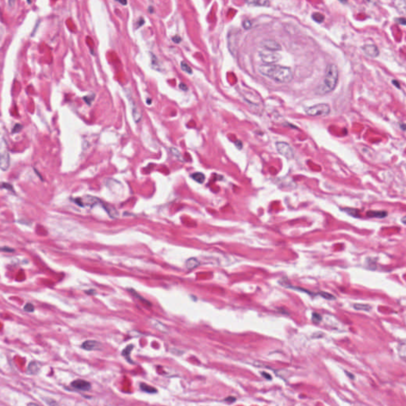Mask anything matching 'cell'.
<instances>
[{
  "mask_svg": "<svg viewBox=\"0 0 406 406\" xmlns=\"http://www.w3.org/2000/svg\"><path fill=\"white\" fill-rule=\"evenodd\" d=\"M338 69L336 64H328L326 69L325 76L324 79V84L318 88L319 93L327 94L332 91L336 87L338 82Z\"/></svg>",
  "mask_w": 406,
  "mask_h": 406,
  "instance_id": "2",
  "label": "cell"
},
{
  "mask_svg": "<svg viewBox=\"0 0 406 406\" xmlns=\"http://www.w3.org/2000/svg\"><path fill=\"white\" fill-rule=\"evenodd\" d=\"M28 370H29V373H30V374H37V373H38V365H37V364L35 363H32L29 364Z\"/></svg>",
  "mask_w": 406,
  "mask_h": 406,
  "instance_id": "22",
  "label": "cell"
},
{
  "mask_svg": "<svg viewBox=\"0 0 406 406\" xmlns=\"http://www.w3.org/2000/svg\"><path fill=\"white\" fill-rule=\"evenodd\" d=\"M22 129V125H21L20 124H16V125H14V129H13L12 133H18V132L20 131V130Z\"/></svg>",
  "mask_w": 406,
  "mask_h": 406,
  "instance_id": "30",
  "label": "cell"
},
{
  "mask_svg": "<svg viewBox=\"0 0 406 406\" xmlns=\"http://www.w3.org/2000/svg\"><path fill=\"white\" fill-rule=\"evenodd\" d=\"M319 295H321V297H323L324 298L328 299V300H335V299H336L335 296H333L332 294H328V293H327V292H320Z\"/></svg>",
  "mask_w": 406,
  "mask_h": 406,
  "instance_id": "24",
  "label": "cell"
},
{
  "mask_svg": "<svg viewBox=\"0 0 406 406\" xmlns=\"http://www.w3.org/2000/svg\"><path fill=\"white\" fill-rule=\"evenodd\" d=\"M8 3H9V6H10V7H14V3H15V0H9Z\"/></svg>",
  "mask_w": 406,
  "mask_h": 406,
  "instance_id": "37",
  "label": "cell"
},
{
  "mask_svg": "<svg viewBox=\"0 0 406 406\" xmlns=\"http://www.w3.org/2000/svg\"><path fill=\"white\" fill-rule=\"evenodd\" d=\"M331 108L327 103H320L306 109V113L312 117H325L330 114Z\"/></svg>",
  "mask_w": 406,
  "mask_h": 406,
  "instance_id": "3",
  "label": "cell"
},
{
  "mask_svg": "<svg viewBox=\"0 0 406 406\" xmlns=\"http://www.w3.org/2000/svg\"><path fill=\"white\" fill-rule=\"evenodd\" d=\"M140 389L143 391H145V392L149 393H153L156 392V389L155 388H153L152 386H148V385L145 384V383L140 384Z\"/></svg>",
  "mask_w": 406,
  "mask_h": 406,
  "instance_id": "19",
  "label": "cell"
},
{
  "mask_svg": "<svg viewBox=\"0 0 406 406\" xmlns=\"http://www.w3.org/2000/svg\"><path fill=\"white\" fill-rule=\"evenodd\" d=\"M312 18L315 22H318V23H321L324 20V16L321 13H314L312 15Z\"/></svg>",
  "mask_w": 406,
  "mask_h": 406,
  "instance_id": "21",
  "label": "cell"
},
{
  "mask_svg": "<svg viewBox=\"0 0 406 406\" xmlns=\"http://www.w3.org/2000/svg\"><path fill=\"white\" fill-rule=\"evenodd\" d=\"M94 94H91V95H87V96H86V97H84V101H85L86 103H87V104L91 105V102H92V101L94 100Z\"/></svg>",
  "mask_w": 406,
  "mask_h": 406,
  "instance_id": "26",
  "label": "cell"
},
{
  "mask_svg": "<svg viewBox=\"0 0 406 406\" xmlns=\"http://www.w3.org/2000/svg\"><path fill=\"white\" fill-rule=\"evenodd\" d=\"M171 152H172L173 155H175V156L177 157L178 159H179V160H181V159H182V155H181V154L179 153V151H178L177 149H174V148H171Z\"/></svg>",
  "mask_w": 406,
  "mask_h": 406,
  "instance_id": "27",
  "label": "cell"
},
{
  "mask_svg": "<svg viewBox=\"0 0 406 406\" xmlns=\"http://www.w3.org/2000/svg\"><path fill=\"white\" fill-rule=\"evenodd\" d=\"M119 3H121L122 5H126L127 4V0H117Z\"/></svg>",
  "mask_w": 406,
  "mask_h": 406,
  "instance_id": "39",
  "label": "cell"
},
{
  "mask_svg": "<svg viewBox=\"0 0 406 406\" xmlns=\"http://www.w3.org/2000/svg\"><path fill=\"white\" fill-rule=\"evenodd\" d=\"M340 3H346L348 2V0H339Z\"/></svg>",
  "mask_w": 406,
  "mask_h": 406,
  "instance_id": "42",
  "label": "cell"
},
{
  "mask_svg": "<svg viewBox=\"0 0 406 406\" xmlns=\"http://www.w3.org/2000/svg\"><path fill=\"white\" fill-rule=\"evenodd\" d=\"M346 374H347V375L348 376V377H350L352 379L354 378V376L352 375V374H351V373H348V372L346 371Z\"/></svg>",
  "mask_w": 406,
  "mask_h": 406,
  "instance_id": "41",
  "label": "cell"
},
{
  "mask_svg": "<svg viewBox=\"0 0 406 406\" xmlns=\"http://www.w3.org/2000/svg\"><path fill=\"white\" fill-rule=\"evenodd\" d=\"M362 48L367 56L372 58H375L379 55L378 48L374 44H366L362 47Z\"/></svg>",
  "mask_w": 406,
  "mask_h": 406,
  "instance_id": "9",
  "label": "cell"
},
{
  "mask_svg": "<svg viewBox=\"0 0 406 406\" xmlns=\"http://www.w3.org/2000/svg\"><path fill=\"white\" fill-rule=\"evenodd\" d=\"M225 401H228V402H230V403H232V402H235V401H236V398H233V397H229V398H225Z\"/></svg>",
  "mask_w": 406,
  "mask_h": 406,
  "instance_id": "32",
  "label": "cell"
},
{
  "mask_svg": "<svg viewBox=\"0 0 406 406\" xmlns=\"http://www.w3.org/2000/svg\"><path fill=\"white\" fill-rule=\"evenodd\" d=\"M132 110H133V117L134 121H136V122H139V121L141 120L142 114L141 112H140V109H139L138 106H137V105L133 104Z\"/></svg>",
  "mask_w": 406,
  "mask_h": 406,
  "instance_id": "14",
  "label": "cell"
},
{
  "mask_svg": "<svg viewBox=\"0 0 406 406\" xmlns=\"http://www.w3.org/2000/svg\"><path fill=\"white\" fill-rule=\"evenodd\" d=\"M398 22H399L400 23H401V24H402L403 26H404V25H405V19H404V18H400L399 20H398Z\"/></svg>",
  "mask_w": 406,
  "mask_h": 406,
  "instance_id": "38",
  "label": "cell"
},
{
  "mask_svg": "<svg viewBox=\"0 0 406 406\" xmlns=\"http://www.w3.org/2000/svg\"><path fill=\"white\" fill-rule=\"evenodd\" d=\"M364 1H366V2L367 3H371V2H374V0H364Z\"/></svg>",
  "mask_w": 406,
  "mask_h": 406,
  "instance_id": "44",
  "label": "cell"
},
{
  "mask_svg": "<svg viewBox=\"0 0 406 406\" xmlns=\"http://www.w3.org/2000/svg\"><path fill=\"white\" fill-rule=\"evenodd\" d=\"M247 2L249 4L261 6V7H267L270 4L269 0H247Z\"/></svg>",
  "mask_w": 406,
  "mask_h": 406,
  "instance_id": "15",
  "label": "cell"
},
{
  "mask_svg": "<svg viewBox=\"0 0 406 406\" xmlns=\"http://www.w3.org/2000/svg\"><path fill=\"white\" fill-rule=\"evenodd\" d=\"M179 87H180V89H182V90H183V91H187V90H188L187 86L185 85L184 84H179Z\"/></svg>",
  "mask_w": 406,
  "mask_h": 406,
  "instance_id": "34",
  "label": "cell"
},
{
  "mask_svg": "<svg viewBox=\"0 0 406 406\" xmlns=\"http://www.w3.org/2000/svg\"><path fill=\"white\" fill-rule=\"evenodd\" d=\"M261 46L263 47L264 49L269 50V51H273V52L279 51V50H281L282 48L281 45H280L277 41L271 39L263 40V41L261 42Z\"/></svg>",
  "mask_w": 406,
  "mask_h": 406,
  "instance_id": "7",
  "label": "cell"
},
{
  "mask_svg": "<svg viewBox=\"0 0 406 406\" xmlns=\"http://www.w3.org/2000/svg\"><path fill=\"white\" fill-rule=\"evenodd\" d=\"M133 348V345H129L128 347L125 348V349H124V351L122 352V355L123 356H125L126 358V359L128 360L129 363H133V360L131 358H129V355L130 352H132V349Z\"/></svg>",
  "mask_w": 406,
  "mask_h": 406,
  "instance_id": "18",
  "label": "cell"
},
{
  "mask_svg": "<svg viewBox=\"0 0 406 406\" xmlns=\"http://www.w3.org/2000/svg\"><path fill=\"white\" fill-rule=\"evenodd\" d=\"M25 310L27 311V312H33L34 310V307L33 306L32 304L28 303L26 306H25Z\"/></svg>",
  "mask_w": 406,
  "mask_h": 406,
  "instance_id": "29",
  "label": "cell"
},
{
  "mask_svg": "<svg viewBox=\"0 0 406 406\" xmlns=\"http://www.w3.org/2000/svg\"><path fill=\"white\" fill-rule=\"evenodd\" d=\"M276 149L278 152V153L281 154L282 156L286 157L287 159H293L294 156V151L293 148L289 145L288 143L286 142H277Z\"/></svg>",
  "mask_w": 406,
  "mask_h": 406,
  "instance_id": "5",
  "label": "cell"
},
{
  "mask_svg": "<svg viewBox=\"0 0 406 406\" xmlns=\"http://www.w3.org/2000/svg\"><path fill=\"white\" fill-rule=\"evenodd\" d=\"M262 375H263L265 378H267L268 380H272V376L269 375V374H267V373H265V372H262Z\"/></svg>",
  "mask_w": 406,
  "mask_h": 406,
  "instance_id": "33",
  "label": "cell"
},
{
  "mask_svg": "<svg viewBox=\"0 0 406 406\" xmlns=\"http://www.w3.org/2000/svg\"><path fill=\"white\" fill-rule=\"evenodd\" d=\"M144 22H145V20H144V18H140L139 19L138 22H137V26H137V28L140 27V26H141L142 25L144 24Z\"/></svg>",
  "mask_w": 406,
  "mask_h": 406,
  "instance_id": "35",
  "label": "cell"
},
{
  "mask_svg": "<svg viewBox=\"0 0 406 406\" xmlns=\"http://www.w3.org/2000/svg\"><path fill=\"white\" fill-rule=\"evenodd\" d=\"M0 250H1V251H14V250H13V249H10V248H8V247H4V248L1 247V248H0Z\"/></svg>",
  "mask_w": 406,
  "mask_h": 406,
  "instance_id": "36",
  "label": "cell"
},
{
  "mask_svg": "<svg viewBox=\"0 0 406 406\" xmlns=\"http://www.w3.org/2000/svg\"><path fill=\"white\" fill-rule=\"evenodd\" d=\"M312 320L314 323H319L321 322V320H322V317H321V316L320 315V314L315 313V312H314V313L312 314Z\"/></svg>",
  "mask_w": 406,
  "mask_h": 406,
  "instance_id": "25",
  "label": "cell"
},
{
  "mask_svg": "<svg viewBox=\"0 0 406 406\" xmlns=\"http://www.w3.org/2000/svg\"><path fill=\"white\" fill-rule=\"evenodd\" d=\"M392 83H393V84H395V85H396V87H398V88H400V84H399V83L398 82V81L393 80Z\"/></svg>",
  "mask_w": 406,
  "mask_h": 406,
  "instance_id": "40",
  "label": "cell"
},
{
  "mask_svg": "<svg viewBox=\"0 0 406 406\" xmlns=\"http://www.w3.org/2000/svg\"><path fill=\"white\" fill-rule=\"evenodd\" d=\"M72 387H74L76 389L83 391H87L91 389V383L83 379H78V380L74 381L72 383Z\"/></svg>",
  "mask_w": 406,
  "mask_h": 406,
  "instance_id": "10",
  "label": "cell"
},
{
  "mask_svg": "<svg viewBox=\"0 0 406 406\" xmlns=\"http://www.w3.org/2000/svg\"><path fill=\"white\" fill-rule=\"evenodd\" d=\"M10 167V155L7 145L4 140H0V169L7 171Z\"/></svg>",
  "mask_w": 406,
  "mask_h": 406,
  "instance_id": "4",
  "label": "cell"
},
{
  "mask_svg": "<svg viewBox=\"0 0 406 406\" xmlns=\"http://www.w3.org/2000/svg\"><path fill=\"white\" fill-rule=\"evenodd\" d=\"M191 177L193 178V179H195V180L197 182V183H204V181H205V179H206L204 174H203V173H201V172L194 173V174L192 175H191Z\"/></svg>",
  "mask_w": 406,
  "mask_h": 406,
  "instance_id": "16",
  "label": "cell"
},
{
  "mask_svg": "<svg viewBox=\"0 0 406 406\" xmlns=\"http://www.w3.org/2000/svg\"><path fill=\"white\" fill-rule=\"evenodd\" d=\"M243 27L245 29H249L251 27V22L249 20H245L243 22Z\"/></svg>",
  "mask_w": 406,
  "mask_h": 406,
  "instance_id": "28",
  "label": "cell"
},
{
  "mask_svg": "<svg viewBox=\"0 0 406 406\" xmlns=\"http://www.w3.org/2000/svg\"><path fill=\"white\" fill-rule=\"evenodd\" d=\"M259 56L262 61L265 63H275L280 60L281 56L276 52L269 51V50H263L259 53Z\"/></svg>",
  "mask_w": 406,
  "mask_h": 406,
  "instance_id": "6",
  "label": "cell"
},
{
  "mask_svg": "<svg viewBox=\"0 0 406 406\" xmlns=\"http://www.w3.org/2000/svg\"><path fill=\"white\" fill-rule=\"evenodd\" d=\"M369 217H377V218H384L387 216L386 211H368L367 213Z\"/></svg>",
  "mask_w": 406,
  "mask_h": 406,
  "instance_id": "13",
  "label": "cell"
},
{
  "mask_svg": "<svg viewBox=\"0 0 406 406\" xmlns=\"http://www.w3.org/2000/svg\"><path fill=\"white\" fill-rule=\"evenodd\" d=\"M181 69L183 72H186V73L192 74V69H191V68L187 64V63H185V62L183 61L181 63Z\"/></svg>",
  "mask_w": 406,
  "mask_h": 406,
  "instance_id": "23",
  "label": "cell"
},
{
  "mask_svg": "<svg viewBox=\"0 0 406 406\" xmlns=\"http://www.w3.org/2000/svg\"><path fill=\"white\" fill-rule=\"evenodd\" d=\"M402 222H403V224H404V225H405V217H403Z\"/></svg>",
  "mask_w": 406,
  "mask_h": 406,
  "instance_id": "43",
  "label": "cell"
},
{
  "mask_svg": "<svg viewBox=\"0 0 406 406\" xmlns=\"http://www.w3.org/2000/svg\"><path fill=\"white\" fill-rule=\"evenodd\" d=\"M103 206L110 217L116 218V217H118V212L115 210L114 207L108 205V204H103Z\"/></svg>",
  "mask_w": 406,
  "mask_h": 406,
  "instance_id": "12",
  "label": "cell"
},
{
  "mask_svg": "<svg viewBox=\"0 0 406 406\" xmlns=\"http://www.w3.org/2000/svg\"><path fill=\"white\" fill-rule=\"evenodd\" d=\"M75 203H77L79 206H92L95 205L96 203H98L99 201V199H98L97 198H94V197L92 196H85L83 198H77L75 199Z\"/></svg>",
  "mask_w": 406,
  "mask_h": 406,
  "instance_id": "8",
  "label": "cell"
},
{
  "mask_svg": "<svg viewBox=\"0 0 406 406\" xmlns=\"http://www.w3.org/2000/svg\"><path fill=\"white\" fill-rule=\"evenodd\" d=\"M172 41H174L175 43H176V44H179V43H180V41H182V39H181V38H180V37H179V36H177V35H176V36L173 37Z\"/></svg>",
  "mask_w": 406,
  "mask_h": 406,
  "instance_id": "31",
  "label": "cell"
},
{
  "mask_svg": "<svg viewBox=\"0 0 406 406\" xmlns=\"http://www.w3.org/2000/svg\"><path fill=\"white\" fill-rule=\"evenodd\" d=\"M82 348L87 351L100 350L101 343L95 340H87L83 343Z\"/></svg>",
  "mask_w": 406,
  "mask_h": 406,
  "instance_id": "11",
  "label": "cell"
},
{
  "mask_svg": "<svg viewBox=\"0 0 406 406\" xmlns=\"http://www.w3.org/2000/svg\"><path fill=\"white\" fill-rule=\"evenodd\" d=\"M259 71L263 75L280 84H288L293 79V72L288 67L264 63L259 66Z\"/></svg>",
  "mask_w": 406,
  "mask_h": 406,
  "instance_id": "1",
  "label": "cell"
},
{
  "mask_svg": "<svg viewBox=\"0 0 406 406\" xmlns=\"http://www.w3.org/2000/svg\"><path fill=\"white\" fill-rule=\"evenodd\" d=\"M354 308L357 310H363V311H369L371 309V307L368 305H364V304H355Z\"/></svg>",
  "mask_w": 406,
  "mask_h": 406,
  "instance_id": "20",
  "label": "cell"
},
{
  "mask_svg": "<svg viewBox=\"0 0 406 406\" xmlns=\"http://www.w3.org/2000/svg\"><path fill=\"white\" fill-rule=\"evenodd\" d=\"M198 264H199V262L196 259H195V258H191V259H189L186 261V267L190 270L197 267V266H198Z\"/></svg>",
  "mask_w": 406,
  "mask_h": 406,
  "instance_id": "17",
  "label": "cell"
}]
</instances>
